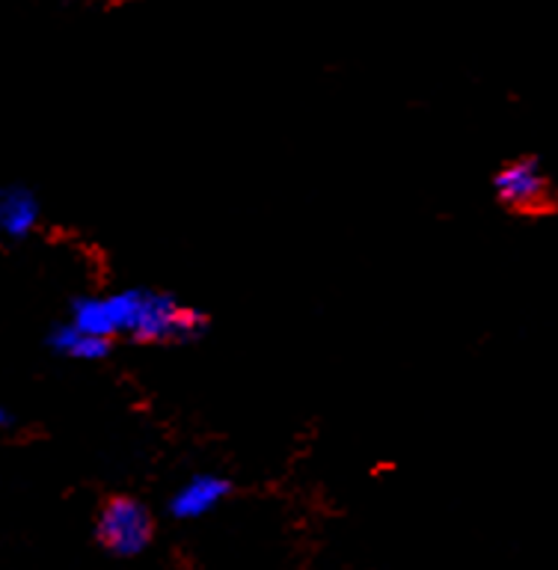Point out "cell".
Segmentation results:
<instances>
[{
	"instance_id": "1",
	"label": "cell",
	"mask_w": 558,
	"mask_h": 570,
	"mask_svg": "<svg viewBox=\"0 0 558 570\" xmlns=\"http://www.w3.org/2000/svg\"><path fill=\"white\" fill-rule=\"evenodd\" d=\"M98 538L116 556H137L151 541V517L137 499L116 497L101 508Z\"/></svg>"
},
{
	"instance_id": "2",
	"label": "cell",
	"mask_w": 558,
	"mask_h": 570,
	"mask_svg": "<svg viewBox=\"0 0 558 570\" xmlns=\"http://www.w3.org/2000/svg\"><path fill=\"white\" fill-rule=\"evenodd\" d=\"M497 194L508 205L517 208H535L547 199V178H544L538 160L523 158L508 164L506 169L497 173Z\"/></svg>"
},
{
	"instance_id": "3",
	"label": "cell",
	"mask_w": 558,
	"mask_h": 570,
	"mask_svg": "<svg viewBox=\"0 0 558 570\" xmlns=\"http://www.w3.org/2000/svg\"><path fill=\"white\" fill-rule=\"evenodd\" d=\"M226 497H229V481L212 475V472H203L176 490V497L169 499V511L178 520H196V517L214 511Z\"/></svg>"
},
{
	"instance_id": "4",
	"label": "cell",
	"mask_w": 558,
	"mask_h": 570,
	"mask_svg": "<svg viewBox=\"0 0 558 570\" xmlns=\"http://www.w3.org/2000/svg\"><path fill=\"white\" fill-rule=\"evenodd\" d=\"M39 220V203L27 187H3L0 190V232L12 238H25Z\"/></svg>"
},
{
	"instance_id": "5",
	"label": "cell",
	"mask_w": 558,
	"mask_h": 570,
	"mask_svg": "<svg viewBox=\"0 0 558 570\" xmlns=\"http://www.w3.org/2000/svg\"><path fill=\"white\" fill-rule=\"evenodd\" d=\"M51 345L66 356H75V360H101L110 351V338L89 336L84 330H78L75 324H66V327L53 330Z\"/></svg>"
},
{
	"instance_id": "6",
	"label": "cell",
	"mask_w": 558,
	"mask_h": 570,
	"mask_svg": "<svg viewBox=\"0 0 558 570\" xmlns=\"http://www.w3.org/2000/svg\"><path fill=\"white\" fill-rule=\"evenodd\" d=\"M9 425H12V416H9L7 410L0 407V428H9Z\"/></svg>"
}]
</instances>
